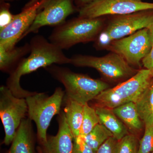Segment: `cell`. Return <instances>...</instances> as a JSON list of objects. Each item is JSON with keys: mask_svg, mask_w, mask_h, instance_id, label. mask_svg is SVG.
<instances>
[{"mask_svg": "<svg viewBox=\"0 0 153 153\" xmlns=\"http://www.w3.org/2000/svg\"><path fill=\"white\" fill-rule=\"evenodd\" d=\"M30 54L25 57L7 80V86L14 96L26 98L33 92L21 87L20 79L23 75L30 74L41 68L53 64H70L71 59L64 54L63 49L48 41L44 36L36 35L30 40Z\"/></svg>", "mask_w": 153, "mask_h": 153, "instance_id": "obj_1", "label": "cell"}, {"mask_svg": "<svg viewBox=\"0 0 153 153\" xmlns=\"http://www.w3.org/2000/svg\"><path fill=\"white\" fill-rule=\"evenodd\" d=\"M101 18L70 19L55 27L49 41L62 49H68L79 43L95 41L103 28Z\"/></svg>", "mask_w": 153, "mask_h": 153, "instance_id": "obj_2", "label": "cell"}, {"mask_svg": "<svg viewBox=\"0 0 153 153\" xmlns=\"http://www.w3.org/2000/svg\"><path fill=\"white\" fill-rule=\"evenodd\" d=\"M45 68L64 85L67 98L83 105L109 88L108 84L102 80L74 73L66 68L53 64Z\"/></svg>", "mask_w": 153, "mask_h": 153, "instance_id": "obj_3", "label": "cell"}, {"mask_svg": "<svg viewBox=\"0 0 153 153\" xmlns=\"http://www.w3.org/2000/svg\"><path fill=\"white\" fill-rule=\"evenodd\" d=\"M153 74L148 69H141L124 82L102 92L94 100L97 106L111 109L129 102H136L153 82Z\"/></svg>", "mask_w": 153, "mask_h": 153, "instance_id": "obj_4", "label": "cell"}, {"mask_svg": "<svg viewBox=\"0 0 153 153\" xmlns=\"http://www.w3.org/2000/svg\"><path fill=\"white\" fill-rule=\"evenodd\" d=\"M64 95L65 92L58 87L50 96L45 93L34 92L26 98L29 118L36 123L37 134L41 143L47 141V130L52 119L60 114Z\"/></svg>", "mask_w": 153, "mask_h": 153, "instance_id": "obj_5", "label": "cell"}, {"mask_svg": "<svg viewBox=\"0 0 153 153\" xmlns=\"http://www.w3.org/2000/svg\"><path fill=\"white\" fill-rule=\"evenodd\" d=\"M140 11L118 16L110 21L95 40L97 49L106 47L112 41L126 37L139 30L148 28L153 23V13Z\"/></svg>", "mask_w": 153, "mask_h": 153, "instance_id": "obj_6", "label": "cell"}, {"mask_svg": "<svg viewBox=\"0 0 153 153\" xmlns=\"http://www.w3.org/2000/svg\"><path fill=\"white\" fill-rule=\"evenodd\" d=\"M70 59V64L95 68L107 79L114 81L129 79L138 71L133 68L121 56L114 52L100 57L75 55Z\"/></svg>", "mask_w": 153, "mask_h": 153, "instance_id": "obj_7", "label": "cell"}, {"mask_svg": "<svg viewBox=\"0 0 153 153\" xmlns=\"http://www.w3.org/2000/svg\"><path fill=\"white\" fill-rule=\"evenodd\" d=\"M28 112L26 98L17 97L7 86L0 88V117L4 129V144L13 142L22 120Z\"/></svg>", "mask_w": 153, "mask_h": 153, "instance_id": "obj_8", "label": "cell"}, {"mask_svg": "<svg viewBox=\"0 0 153 153\" xmlns=\"http://www.w3.org/2000/svg\"><path fill=\"white\" fill-rule=\"evenodd\" d=\"M151 10H153V3L142 0H96L79 8V17L94 19Z\"/></svg>", "mask_w": 153, "mask_h": 153, "instance_id": "obj_9", "label": "cell"}, {"mask_svg": "<svg viewBox=\"0 0 153 153\" xmlns=\"http://www.w3.org/2000/svg\"><path fill=\"white\" fill-rule=\"evenodd\" d=\"M152 47L149 30L145 28L112 41L106 48L120 55L131 66H140L141 61Z\"/></svg>", "mask_w": 153, "mask_h": 153, "instance_id": "obj_10", "label": "cell"}, {"mask_svg": "<svg viewBox=\"0 0 153 153\" xmlns=\"http://www.w3.org/2000/svg\"><path fill=\"white\" fill-rule=\"evenodd\" d=\"M73 1L44 0L38 9L34 22L22 36V39L30 33H38L44 26L55 27L65 22L66 18L75 12Z\"/></svg>", "mask_w": 153, "mask_h": 153, "instance_id": "obj_11", "label": "cell"}, {"mask_svg": "<svg viewBox=\"0 0 153 153\" xmlns=\"http://www.w3.org/2000/svg\"><path fill=\"white\" fill-rule=\"evenodd\" d=\"M44 0H31L21 13L14 15L10 24L0 31V47L10 49L16 47L36 19L38 9Z\"/></svg>", "mask_w": 153, "mask_h": 153, "instance_id": "obj_12", "label": "cell"}, {"mask_svg": "<svg viewBox=\"0 0 153 153\" xmlns=\"http://www.w3.org/2000/svg\"><path fill=\"white\" fill-rule=\"evenodd\" d=\"M59 128L57 134L47 136L42 143L44 153H72L74 137L66 121L64 111L60 113L58 118Z\"/></svg>", "mask_w": 153, "mask_h": 153, "instance_id": "obj_13", "label": "cell"}, {"mask_svg": "<svg viewBox=\"0 0 153 153\" xmlns=\"http://www.w3.org/2000/svg\"><path fill=\"white\" fill-rule=\"evenodd\" d=\"M31 121L29 118L22 120L8 153H34Z\"/></svg>", "mask_w": 153, "mask_h": 153, "instance_id": "obj_14", "label": "cell"}, {"mask_svg": "<svg viewBox=\"0 0 153 153\" xmlns=\"http://www.w3.org/2000/svg\"><path fill=\"white\" fill-rule=\"evenodd\" d=\"M95 108L100 123L110 131L114 137L120 140L129 134L128 129L115 114L113 109L99 106H96Z\"/></svg>", "mask_w": 153, "mask_h": 153, "instance_id": "obj_15", "label": "cell"}, {"mask_svg": "<svg viewBox=\"0 0 153 153\" xmlns=\"http://www.w3.org/2000/svg\"><path fill=\"white\" fill-rule=\"evenodd\" d=\"M30 52V43L23 46L6 49L0 47V69L11 74L19 66L25 56Z\"/></svg>", "mask_w": 153, "mask_h": 153, "instance_id": "obj_16", "label": "cell"}, {"mask_svg": "<svg viewBox=\"0 0 153 153\" xmlns=\"http://www.w3.org/2000/svg\"><path fill=\"white\" fill-rule=\"evenodd\" d=\"M113 110L128 131L135 134L142 129L143 123L140 117L135 102H131L126 103L114 108Z\"/></svg>", "mask_w": 153, "mask_h": 153, "instance_id": "obj_17", "label": "cell"}, {"mask_svg": "<svg viewBox=\"0 0 153 153\" xmlns=\"http://www.w3.org/2000/svg\"><path fill=\"white\" fill-rule=\"evenodd\" d=\"M64 113L74 138L79 136L83 120L84 105L67 98Z\"/></svg>", "mask_w": 153, "mask_h": 153, "instance_id": "obj_18", "label": "cell"}, {"mask_svg": "<svg viewBox=\"0 0 153 153\" xmlns=\"http://www.w3.org/2000/svg\"><path fill=\"white\" fill-rule=\"evenodd\" d=\"M145 128L153 127V81L135 102Z\"/></svg>", "mask_w": 153, "mask_h": 153, "instance_id": "obj_19", "label": "cell"}, {"mask_svg": "<svg viewBox=\"0 0 153 153\" xmlns=\"http://www.w3.org/2000/svg\"><path fill=\"white\" fill-rule=\"evenodd\" d=\"M112 134L102 124L99 123L86 135L82 137L91 148L97 151L110 137Z\"/></svg>", "mask_w": 153, "mask_h": 153, "instance_id": "obj_20", "label": "cell"}, {"mask_svg": "<svg viewBox=\"0 0 153 153\" xmlns=\"http://www.w3.org/2000/svg\"><path fill=\"white\" fill-rule=\"evenodd\" d=\"M99 123V119L95 108L88 104L84 105L83 120L80 136L84 137L86 135Z\"/></svg>", "mask_w": 153, "mask_h": 153, "instance_id": "obj_21", "label": "cell"}, {"mask_svg": "<svg viewBox=\"0 0 153 153\" xmlns=\"http://www.w3.org/2000/svg\"><path fill=\"white\" fill-rule=\"evenodd\" d=\"M139 143L134 134H129L118 140L117 153H138Z\"/></svg>", "mask_w": 153, "mask_h": 153, "instance_id": "obj_22", "label": "cell"}, {"mask_svg": "<svg viewBox=\"0 0 153 153\" xmlns=\"http://www.w3.org/2000/svg\"><path fill=\"white\" fill-rule=\"evenodd\" d=\"M153 152V127L145 128L144 134L139 143L138 153Z\"/></svg>", "mask_w": 153, "mask_h": 153, "instance_id": "obj_23", "label": "cell"}, {"mask_svg": "<svg viewBox=\"0 0 153 153\" xmlns=\"http://www.w3.org/2000/svg\"><path fill=\"white\" fill-rule=\"evenodd\" d=\"M10 7V5L8 2L0 1V31L10 25L13 18Z\"/></svg>", "mask_w": 153, "mask_h": 153, "instance_id": "obj_24", "label": "cell"}, {"mask_svg": "<svg viewBox=\"0 0 153 153\" xmlns=\"http://www.w3.org/2000/svg\"><path fill=\"white\" fill-rule=\"evenodd\" d=\"M94 151L85 143L81 136L74 138L72 153H96Z\"/></svg>", "mask_w": 153, "mask_h": 153, "instance_id": "obj_25", "label": "cell"}, {"mask_svg": "<svg viewBox=\"0 0 153 153\" xmlns=\"http://www.w3.org/2000/svg\"><path fill=\"white\" fill-rule=\"evenodd\" d=\"M118 140L110 137L98 148L96 153H117Z\"/></svg>", "mask_w": 153, "mask_h": 153, "instance_id": "obj_26", "label": "cell"}, {"mask_svg": "<svg viewBox=\"0 0 153 153\" xmlns=\"http://www.w3.org/2000/svg\"><path fill=\"white\" fill-rule=\"evenodd\" d=\"M142 63L145 68L149 70L153 74V47H152L149 52L143 58Z\"/></svg>", "mask_w": 153, "mask_h": 153, "instance_id": "obj_27", "label": "cell"}, {"mask_svg": "<svg viewBox=\"0 0 153 153\" xmlns=\"http://www.w3.org/2000/svg\"><path fill=\"white\" fill-rule=\"evenodd\" d=\"M96 0H75L76 4L79 6V8Z\"/></svg>", "mask_w": 153, "mask_h": 153, "instance_id": "obj_28", "label": "cell"}, {"mask_svg": "<svg viewBox=\"0 0 153 153\" xmlns=\"http://www.w3.org/2000/svg\"><path fill=\"white\" fill-rule=\"evenodd\" d=\"M149 30V34L150 38L151 43H152V47H153V23L151 26L148 28Z\"/></svg>", "mask_w": 153, "mask_h": 153, "instance_id": "obj_29", "label": "cell"}, {"mask_svg": "<svg viewBox=\"0 0 153 153\" xmlns=\"http://www.w3.org/2000/svg\"><path fill=\"white\" fill-rule=\"evenodd\" d=\"M19 1V0H0V1H4L8 2L14 1Z\"/></svg>", "mask_w": 153, "mask_h": 153, "instance_id": "obj_30", "label": "cell"}, {"mask_svg": "<svg viewBox=\"0 0 153 153\" xmlns=\"http://www.w3.org/2000/svg\"><path fill=\"white\" fill-rule=\"evenodd\" d=\"M38 153H44L42 149L40 147H39L38 148Z\"/></svg>", "mask_w": 153, "mask_h": 153, "instance_id": "obj_31", "label": "cell"}, {"mask_svg": "<svg viewBox=\"0 0 153 153\" xmlns=\"http://www.w3.org/2000/svg\"><path fill=\"white\" fill-rule=\"evenodd\" d=\"M153 153V152H152V153Z\"/></svg>", "mask_w": 153, "mask_h": 153, "instance_id": "obj_32", "label": "cell"}]
</instances>
